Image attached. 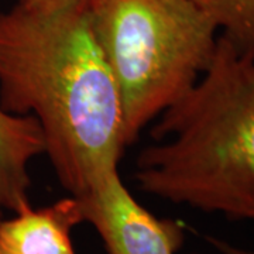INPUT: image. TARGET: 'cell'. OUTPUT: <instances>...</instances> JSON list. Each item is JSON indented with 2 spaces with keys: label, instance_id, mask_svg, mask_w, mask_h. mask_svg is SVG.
I'll use <instances>...</instances> for the list:
<instances>
[{
  "label": "cell",
  "instance_id": "11",
  "mask_svg": "<svg viewBox=\"0 0 254 254\" xmlns=\"http://www.w3.org/2000/svg\"><path fill=\"white\" fill-rule=\"evenodd\" d=\"M0 254H9V253H6L4 250H1V249H0Z\"/></svg>",
  "mask_w": 254,
  "mask_h": 254
},
{
  "label": "cell",
  "instance_id": "10",
  "mask_svg": "<svg viewBox=\"0 0 254 254\" xmlns=\"http://www.w3.org/2000/svg\"><path fill=\"white\" fill-rule=\"evenodd\" d=\"M1 213H3V206H1V205H0V220H1Z\"/></svg>",
  "mask_w": 254,
  "mask_h": 254
},
{
  "label": "cell",
  "instance_id": "3",
  "mask_svg": "<svg viewBox=\"0 0 254 254\" xmlns=\"http://www.w3.org/2000/svg\"><path fill=\"white\" fill-rule=\"evenodd\" d=\"M88 7L130 145L206 71L219 28L190 0H88Z\"/></svg>",
  "mask_w": 254,
  "mask_h": 254
},
{
  "label": "cell",
  "instance_id": "9",
  "mask_svg": "<svg viewBox=\"0 0 254 254\" xmlns=\"http://www.w3.org/2000/svg\"><path fill=\"white\" fill-rule=\"evenodd\" d=\"M61 0H17L18 4L26 6V7H40V6H50L58 3Z\"/></svg>",
  "mask_w": 254,
  "mask_h": 254
},
{
  "label": "cell",
  "instance_id": "7",
  "mask_svg": "<svg viewBox=\"0 0 254 254\" xmlns=\"http://www.w3.org/2000/svg\"><path fill=\"white\" fill-rule=\"evenodd\" d=\"M213 20L219 34L254 47V0H190Z\"/></svg>",
  "mask_w": 254,
  "mask_h": 254
},
{
  "label": "cell",
  "instance_id": "2",
  "mask_svg": "<svg viewBox=\"0 0 254 254\" xmlns=\"http://www.w3.org/2000/svg\"><path fill=\"white\" fill-rule=\"evenodd\" d=\"M151 137L136 158L144 192L254 222V47L219 34L206 71L157 118Z\"/></svg>",
  "mask_w": 254,
  "mask_h": 254
},
{
  "label": "cell",
  "instance_id": "6",
  "mask_svg": "<svg viewBox=\"0 0 254 254\" xmlns=\"http://www.w3.org/2000/svg\"><path fill=\"white\" fill-rule=\"evenodd\" d=\"M46 154V140L33 116H21L0 106V205L13 213L30 206V163Z\"/></svg>",
  "mask_w": 254,
  "mask_h": 254
},
{
  "label": "cell",
  "instance_id": "1",
  "mask_svg": "<svg viewBox=\"0 0 254 254\" xmlns=\"http://www.w3.org/2000/svg\"><path fill=\"white\" fill-rule=\"evenodd\" d=\"M0 106L40 123L46 154L72 196L118 168L127 147L122 105L88 0L0 11Z\"/></svg>",
  "mask_w": 254,
  "mask_h": 254
},
{
  "label": "cell",
  "instance_id": "5",
  "mask_svg": "<svg viewBox=\"0 0 254 254\" xmlns=\"http://www.w3.org/2000/svg\"><path fill=\"white\" fill-rule=\"evenodd\" d=\"M83 222L81 202L72 195L44 208L30 205L0 220V249L9 254H76L72 230Z\"/></svg>",
  "mask_w": 254,
  "mask_h": 254
},
{
  "label": "cell",
  "instance_id": "8",
  "mask_svg": "<svg viewBox=\"0 0 254 254\" xmlns=\"http://www.w3.org/2000/svg\"><path fill=\"white\" fill-rule=\"evenodd\" d=\"M205 240L212 246L215 250H218L220 254H254V250L245 249V247H237V246L229 243L223 239H219L215 236H205Z\"/></svg>",
  "mask_w": 254,
  "mask_h": 254
},
{
  "label": "cell",
  "instance_id": "4",
  "mask_svg": "<svg viewBox=\"0 0 254 254\" xmlns=\"http://www.w3.org/2000/svg\"><path fill=\"white\" fill-rule=\"evenodd\" d=\"M75 198L108 254H175L184 245L181 223L157 218L140 205L122 181L119 167L98 175Z\"/></svg>",
  "mask_w": 254,
  "mask_h": 254
}]
</instances>
